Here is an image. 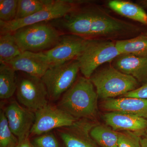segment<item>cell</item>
<instances>
[{
    "label": "cell",
    "instance_id": "obj_1",
    "mask_svg": "<svg viewBox=\"0 0 147 147\" xmlns=\"http://www.w3.org/2000/svg\"><path fill=\"white\" fill-rule=\"evenodd\" d=\"M90 79L79 77L65 93L57 106L76 119L92 120L98 113V96Z\"/></svg>",
    "mask_w": 147,
    "mask_h": 147
},
{
    "label": "cell",
    "instance_id": "obj_2",
    "mask_svg": "<svg viewBox=\"0 0 147 147\" xmlns=\"http://www.w3.org/2000/svg\"><path fill=\"white\" fill-rule=\"evenodd\" d=\"M90 79L98 97L103 100L122 97L139 87V82L135 78L122 73L112 65L95 71Z\"/></svg>",
    "mask_w": 147,
    "mask_h": 147
},
{
    "label": "cell",
    "instance_id": "obj_3",
    "mask_svg": "<svg viewBox=\"0 0 147 147\" xmlns=\"http://www.w3.org/2000/svg\"><path fill=\"white\" fill-rule=\"evenodd\" d=\"M12 33L22 52L34 53L45 52L53 48L62 35L47 22L22 27Z\"/></svg>",
    "mask_w": 147,
    "mask_h": 147
},
{
    "label": "cell",
    "instance_id": "obj_4",
    "mask_svg": "<svg viewBox=\"0 0 147 147\" xmlns=\"http://www.w3.org/2000/svg\"><path fill=\"white\" fill-rule=\"evenodd\" d=\"M120 55L116 47L115 41L88 39L85 48L76 59L84 77L90 79L100 66L113 61Z\"/></svg>",
    "mask_w": 147,
    "mask_h": 147
},
{
    "label": "cell",
    "instance_id": "obj_5",
    "mask_svg": "<svg viewBox=\"0 0 147 147\" xmlns=\"http://www.w3.org/2000/svg\"><path fill=\"white\" fill-rule=\"evenodd\" d=\"M79 71L77 59L50 66L41 78L46 87L48 99L55 101L62 96L76 82Z\"/></svg>",
    "mask_w": 147,
    "mask_h": 147
},
{
    "label": "cell",
    "instance_id": "obj_6",
    "mask_svg": "<svg viewBox=\"0 0 147 147\" xmlns=\"http://www.w3.org/2000/svg\"><path fill=\"white\" fill-rule=\"evenodd\" d=\"M76 8V4L73 1L54 0L48 6L28 17L9 22L0 21L1 33H13L22 27L59 19Z\"/></svg>",
    "mask_w": 147,
    "mask_h": 147
},
{
    "label": "cell",
    "instance_id": "obj_7",
    "mask_svg": "<svg viewBox=\"0 0 147 147\" xmlns=\"http://www.w3.org/2000/svg\"><path fill=\"white\" fill-rule=\"evenodd\" d=\"M16 96L25 108L35 112L48 104L47 90L41 78L25 73L17 79Z\"/></svg>",
    "mask_w": 147,
    "mask_h": 147
},
{
    "label": "cell",
    "instance_id": "obj_8",
    "mask_svg": "<svg viewBox=\"0 0 147 147\" xmlns=\"http://www.w3.org/2000/svg\"><path fill=\"white\" fill-rule=\"evenodd\" d=\"M35 119L30 136H38L53 129L71 126L77 120L57 106L48 104L34 112Z\"/></svg>",
    "mask_w": 147,
    "mask_h": 147
},
{
    "label": "cell",
    "instance_id": "obj_9",
    "mask_svg": "<svg viewBox=\"0 0 147 147\" xmlns=\"http://www.w3.org/2000/svg\"><path fill=\"white\" fill-rule=\"evenodd\" d=\"M135 30L133 25L113 17L100 8H94L90 36L117 38Z\"/></svg>",
    "mask_w": 147,
    "mask_h": 147
},
{
    "label": "cell",
    "instance_id": "obj_10",
    "mask_svg": "<svg viewBox=\"0 0 147 147\" xmlns=\"http://www.w3.org/2000/svg\"><path fill=\"white\" fill-rule=\"evenodd\" d=\"M88 39L76 35L62 34L59 42L53 48L43 52L50 65L65 63L76 59L83 51Z\"/></svg>",
    "mask_w": 147,
    "mask_h": 147
},
{
    "label": "cell",
    "instance_id": "obj_11",
    "mask_svg": "<svg viewBox=\"0 0 147 147\" xmlns=\"http://www.w3.org/2000/svg\"><path fill=\"white\" fill-rule=\"evenodd\" d=\"M4 110L9 126L19 143L29 139L35 119L34 112L21 106L16 100L11 102Z\"/></svg>",
    "mask_w": 147,
    "mask_h": 147
},
{
    "label": "cell",
    "instance_id": "obj_12",
    "mask_svg": "<svg viewBox=\"0 0 147 147\" xmlns=\"http://www.w3.org/2000/svg\"><path fill=\"white\" fill-rule=\"evenodd\" d=\"M95 125L90 120L80 119L71 126L56 129L65 147H100L90 134Z\"/></svg>",
    "mask_w": 147,
    "mask_h": 147
},
{
    "label": "cell",
    "instance_id": "obj_13",
    "mask_svg": "<svg viewBox=\"0 0 147 147\" xmlns=\"http://www.w3.org/2000/svg\"><path fill=\"white\" fill-rule=\"evenodd\" d=\"M15 70L41 78L50 67V64L43 52L25 51L7 63Z\"/></svg>",
    "mask_w": 147,
    "mask_h": 147
},
{
    "label": "cell",
    "instance_id": "obj_14",
    "mask_svg": "<svg viewBox=\"0 0 147 147\" xmlns=\"http://www.w3.org/2000/svg\"><path fill=\"white\" fill-rule=\"evenodd\" d=\"M102 118L115 131H131L142 136L147 132V120L133 114L113 111L105 113Z\"/></svg>",
    "mask_w": 147,
    "mask_h": 147
},
{
    "label": "cell",
    "instance_id": "obj_15",
    "mask_svg": "<svg viewBox=\"0 0 147 147\" xmlns=\"http://www.w3.org/2000/svg\"><path fill=\"white\" fill-rule=\"evenodd\" d=\"M93 13L94 8H76L65 16L59 18V25L70 34L84 38L90 36Z\"/></svg>",
    "mask_w": 147,
    "mask_h": 147
},
{
    "label": "cell",
    "instance_id": "obj_16",
    "mask_svg": "<svg viewBox=\"0 0 147 147\" xmlns=\"http://www.w3.org/2000/svg\"><path fill=\"white\" fill-rule=\"evenodd\" d=\"M112 65L117 70L130 75L143 84L147 82V57L121 54L113 61Z\"/></svg>",
    "mask_w": 147,
    "mask_h": 147
},
{
    "label": "cell",
    "instance_id": "obj_17",
    "mask_svg": "<svg viewBox=\"0 0 147 147\" xmlns=\"http://www.w3.org/2000/svg\"><path fill=\"white\" fill-rule=\"evenodd\" d=\"M101 107L110 112L130 113L147 120V99L123 97L103 100Z\"/></svg>",
    "mask_w": 147,
    "mask_h": 147
},
{
    "label": "cell",
    "instance_id": "obj_18",
    "mask_svg": "<svg viewBox=\"0 0 147 147\" xmlns=\"http://www.w3.org/2000/svg\"><path fill=\"white\" fill-rule=\"evenodd\" d=\"M108 6L121 16L147 25V13L140 5L127 1L113 0L108 2Z\"/></svg>",
    "mask_w": 147,
    "mask_h": 147
},
{
    "label": "cell",
    "instance_id": "obj_19",
    "mask_svg": "<svg viewBox=\"0 0 147 147\" xmlns=\"http://www.w3.org/2000/svg\"><path fill=\"white\" fill-rule=\"evenodd\" d=\"M115 44L121 55L126 54L147 57V36L145 34L129 39L117 40Z\"/></svg>",
    "mask_w": 147,
    "mask_h": 147
},
{
    "label": "cell",
    "instance_id": "obj_20",
    "mask_svg": "<svg viewBox=\"0 0 147 147\" xmlns=\"http://www.w3.org/2000/svg\"><path fill=\"white\" fill-rule=\"evenodd\" d=\"M15 70L7 63H0V98L9 99L17 89V79Z\"/></svg>",
    "mask_w": 147,
    "mask_h": 147
},
{
    "label": "cell",
    "instance_id": "obj_21",
    "mask_svg": "<svg viewBox=\"0 0 147 147\" xmlns=\"http://www.w3.org/2000/svg\"><path fill=\"white\" fill-rule=\"evenodd\" d=\"M90 134L100 147H118L119 131H115L106 125H95L91 129Z\"/></svg>",
    "mask_w": 147,
    "mask_h": 147
},
{
    "label": "cell",
    "instance_id": "obj_22",
    "mask_svg": "<svg viewBox=\"0 0 147 147\" xmlns=\"http://www.w3.org/2000/svg\"><path fill=\"white\" fill-rule=\"evenodd\" d=\"M22 53L12 33H1L0 63H7Z\"/></svg>",
    "mask_w": 147,
    "mask_h": 147
},
{
    "label": "cell",
    "instance_id": "obj_23",
    "mask_svg": "<svg viewBox=\"0 0 147 147\" xmlns=\"http://www.w3.org/2000/svg\"><path fill=\"white\" fill-rule=\"evenodd\" d=\"M54 0H18L15 19H22L42 10L51 4Z\"/></svg>",
    "mask_w": 147,
    "mask_h": 147
},
{
    "label": "cell",
    "instance_id": "obj_24",
    "mask_svg": "<svg viewBox=\"0 0 147 147\" xmlns=\"http://www.w3.org/2000/svg\"><path fill=\"white\" fill-rule=\"evenodd\" d=\"M19 144L17 137L9 126L4 110L0 111V147H16Z\"/></svg>",
    "mask_w": 147,
    "mask_h": 147
},
{
    "label": "cell",
    "instance_id": "obj_25",
    "mask_svg": "<svg viewBox=\"0 0 147 147\" xmlns=\"http://www.w3.org/2000/svg\"><path fill=\"white\" fill-rule=\"evenodd\" d=\"M18 0L0 1V21L9 22L16 18Z\"/></svg>",
    "mask_w": 147,
    "mask_h": 147
},
{
    "label": "cell",
    "instance_id": "obj_26",
    "mask_svg": "<svg viewBox=\"0 0 147 147\" xmlns=\"http://www.w3.org/2000/svg\"><path fill=\"white\" fill-rule=\"evenodd\" d=\"M140 134L129 131H119L118 147H142Z\"/></svg>",
    "mask_w": 147,
    "mask_h": 147
},
{
    "label": "cell",
    "instance_id": "obj_27",
    "mask_svg": "<svg viewBox=\"0 0 147 147\" xmlns=\"http://www.w3.org/2000/svg\"><path fill=\"white\" fill-rule=\"evenodd\" d=\"M30 142L32 147H61L55 134L51 131L35 136Z\"/></svg>",
    "mask_w": 147,
    "mask_h": 147
},
{
    "label": "cell",
    "instance_id": "obj_28",
    "mask_svg": "<svg viewBox=\"0 0 147 147\" xmlns=\"http://www.w3.org/2000/svg\"><path fill=\"white\" fill-rule=\"evenodd\" d=\"M122 97L137 98L147 99V82L141 87L126 93Z\"/></svg>",
    "mask_w": 147,
    "mask_h": 147
},
{
    "label": "cell",
    "instance_id": "obj_29",
    "mask_svg": "<svg viewBox=\"0 0 147 147\" xmlns=\"http://www.w3.org/2000/svg\"><path fill=\"white\" fill-rule=\"evenodd\" d=\"M16 147H32L29 139L20 142Z\"/></svg>",
    "mask_w": 147,
    "mask_h": 147
},
{
    "label": "cell",
    "instance_id": "obj_30",
    "mask_svg": "<svg viewBox=\"0 0 147 147\" xmlns=\"http://www.w3.org/2000/svg\"><path fill=\"white\" fill-rule=\"evenodd\" d=\"M141 143L142 147H147V132L141 137Z\"/></svg>",
    "mask_w": 147,
    "mask_h": 147
},
{
    "label": "cell",
    "instance_id": "obj_31",
    "mask_svg": "<svg viewBox=\"0 0 147 147\" xmlns=\"http://www.w3.org/2000/svg\"><path fill=\"white\" fill-rule=\"evenodd\" d=\"M139 3H140L141 6L142 7V8L147 9V0L140 1Z\"/></svg>",
    "mask_w": 147,
    "mask_h": 147
},
{
    "label": "cell",
    "instance_id": "obj_32",
    "mask_svg": "<svg viewBox=\"0 0 147 147\" xmlns=\"http://www.w3.org/2000/svg\"><path fill=\"white\" fill-rule=\"evenodd\" d=\"M145 35H146L147 36V32L145 34Z\"/></svg>",
    "mask_w": 147,
    "mask_h": 147
}]
</instances>
